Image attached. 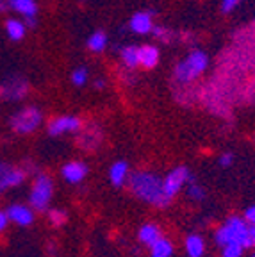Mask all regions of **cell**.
I'll use <instances>...</instances> for the list:
<instances>
[{
	"instance_id": "cell-34",
	"label": "cell",
	"mask_w": 255,
	"mask_h": 257,
	"mask_svg": "<svg viewBox=\"0 0 255 257\" xmlns=\"http://www.w3.org/2000/svg\"><path fill=\"white\" fill-rule=\"evenodd\" d=\"M93 86H95V89H104L105 88V80L104 79H96Z\"/></svg>"
},
{
	"instance_id": "cell-14",
	"label": "cell",
	"mask_w": 255,
	"mask_h": 257,
	"mask_svg": "<svg viewBox=\"0 0 255 257\" xmlns=\"http://www.w3.org/2000/svg\"><path fill=\"white\" fill-rule=\"evenodd\" d=\"M129 175H131V166H129L127 161L120 159L114 161L111 166H109V182L114 188H123L127 186Z\"/></svg>"
},
{
	"instance_id": "cell-7",
	"label": "cell",
	"mask_w": 255,
	"mask_h": 257,
	"mask_svg": "<svg viewBox=\"0 0 255 257\" xmlns=\"http://www.w3.org/2000/svg\"><path fill=\"white\" fill-rule=\"evenodd\" d=\"M29 93V80L22 75H11L0 82V100L18 102L24 100Z\"/></svg>"
},
{
	"instance_id": "cell-23",
	"label": "cell",
	"mask_w": 255,
	"mask_h": 257,
	"mask_svg": "<svg viewBox=\"0 0 255 257\" xmlns=\"http://www.w3.org/2000/svg\"><path fill=\"white\" fill-rule=\"evenodd\" d=\"M186 195H188V198L191 202H203L205 200V189H203L202 184H198V182L195 181V177H191L189 179V182L186 184Z\"/></svg>"
},
{
	"instance_id": "cell-3",
	"label": "cell",
	"mask_w": 255,
	"mask_h": 257,
	"mask_svg": "<svg viewBox=\"0 0 255 257\" xmlns=\"http://www.w3.org/2000/svg\"><path fill=\"white\" fill-rule=\"evenodd\" d=\"M207 66H209V56L203 50H200V48H195L182 61H179L175 64L173 77H175V80L179 84L188 86L191 82H195L207 70Z\"/></svg>"
},
{
	"instance_id": "cell-1",
	"label": "cell",
	"mask_w": 255,
	"mask_h": 257,
	"mask_svg": "<svg viewBox=\"0 0 255 257\" xmlns=\"http://www.w3.org/2000/svg\"><path fill=\"white\" fill-rule=\"evenodd\" d=\"M127 186L138 200L145 202V204H148V205H154V207H166V205L172 204V202L164 197L163 177L156 172H150V170L131 172Z\"/></svg>"
},
{
	"instance_id": "cell-17",
	"label": "cell",
	"mask_w": 255,
	"mask_h": 257,
	"mask_svg": "<svg viewBox=\"0 0 255 257\" xmlns=\"http://www.w3.org/2000/svg\"><path fill=\"white\" fill-rule=\"evenodd\" d=\"M159 237H163V230H161V227L156 223H145V225H141L140 230H138V241L145 246L154 245Z\"/></svg>"
},
{
	"instance_id": "cell-32",
	"label": "cell",
	"mask_w": 255,
	"mask_h": 257,
	"mask_svg": "<svg viewBox=\"0 0 255 257\" xmlns=\"http://www.w3.org/2000/svg\"><path fill=\"white\" fill-rule=\"evenodd\" d=\"M246 250H255V227L250 225V230H248V245Z\"/></svg>"
},
{
	"instance_id": "cell-31",
	"label": "cell",
	"mask_w": 255,
	"mask_h": 257,
	"mask_svg": "<svg viewBox=\"0 0 255 257\" xmlns=\"http://www.w3.org/2000/svg\"><path fill=\"white\" fill-rule=\"evenodd\" d=\"M243 218L248 221V225H253V227H255V204H253V205H250V207L244 209Z\"/></svg>"
},
{
	"instance_id": "cell-30",
	"label": "cell",
	"mask_w": 255,
	"mask_h": 257,
	"mask_svg": "<svg viewBox=\"0 0 255 257\" xmlns=\"http://www.w3.org/2000/svg\"><path fill=\"white\" fill-rule=\"evenodd\" d=\"M9 223H11V220H9L8 216V211H4V209H0V236L8 230Z\"/></svg>"
},
{
	"instance_id": "cell-8",
	"label": "cell",
	"mask_w": 255,
	"mask_h": 257,
	"mask_svg": "<svg viewBox=\"0 0 255 257\" xmlns=\"http://www.w3.org/2000/svg\"><path fill=\"white\" fill-rule=\"evenodd\" d=\"M27 179V170L20 166L0 163V195L8 193L9 189L20 188Z\"/></svg>"
},
{
	"instance_id": "cell-33",
	"label": "cell",
	"mask_w": 255,
	"mask_h": 257,
	"mask_svg": "<svg viewBox=\"0 0 255 257\" xmlns=\"http://www.w3.org/2000/svg\"><path fill=\"white\" fill-rule=\"evenodd\" d=\"M9 0H0V13H6L9 11Z\"/></svg>"
},
{
	"instance_id": "cell-21",
	"label": "cell",
	"mask_w": 255,
	"mask_h": 257,
	"mask_svg": "<svg viewBox=\"0 0 255 257\" xmlns=\"http://www.w3.org/2000/svg\"><path fill=\"white\" fill-rule=\"evenodd\" d=\"M6 32H8V38L11 41H22L27 34V25L18 18H9L6 22Z\"/></svg>"
},
{
	"instance_id": "cell-11",
	"label": "cell",
	"mask_w": 255,
	"mask_h": 257,
	"mask_svg": "<svg viewBox=\"0 0 255 257\" xmlns=\"http://www.w3.org/2000/svg\"><path fill=\"white\" fill-rule=\"evenodd\" d=\"M88 172H89L88 165L82 163V161H68L66 165L61 168V177H63L68 184L77 186L86 179Z\"/></svg>"
},
{
	"instance_id": "cell-29",
	"label": "cell",
	"mask_w": 255,
	"mask_h": 257,
	"mask_svg": "<svg viewBox=\"0 0 255 257\" xmlns=\"http://www.w3.org/2000/svg\"><path fill=\"white\" fill-rule=\"evenodd\" d=\"M241 2H243V0H221V11H223L225 15H228V13L234 11Z\"/></svg>"
},
{
	"instance_id": "cell-4",
	"label": "cell",
	"mask_w": 255,
	"mask_h": 257,
	"mask_svg": "<svg viewBox=\"0 0 255 257\" xmlns=\"http://www.w3.org/2000/svg\"><path fill=\"white\" fill-rule=\"evenodd\" d=\"M54 198V181L52 177L43 172H38L29 191V204L36 213H43L50 207Z\"/></svg>"
},
{
	"instance_id": "cell-26",
	"label": "cell",
	"mask_w": 255,
	"mask_h": 257,
	"mask_svg": "<svg viewBox=\"0 0 255 257\" xmlns=\"http://www.w3.org/2000/svg\"><path fill=\"white\" fill-rule=\"evenodd\" d=\"M244 255V246L239 243H230V245L221 246V253L219 257H243Z\"/></svg>"
},
{
	"instance_id": "cell-9",
	"label": "cell",
	"mask_w": 255,
	"mask_h": 257,
	"mask_svg": "<svg viewBox=\"0 0 255 257\" xmlns=\"http://www.w3.org/2000/svg\"><path fill=\"white\" fill-rule=\"evenodd\" d=\"M84 127L82 120L75 114H61L48 121L47 131L50 136H64V134H77Z\"/></svg>"
},
{
	"instance_id": "cell-28",
	"label": "cell",
	"mask_w": 255,
	"mask_h": 257,
	"mask_svg": "<svg viewBox=\"0 0 255 257\" xmlns=\"http://www.w3.org/2000/svg\"><path fill=\"white\" fill-rule=\"evenodd\" d=\"M218 165L221 166V168H230L232 165H234V154L232 152H225L219 156L218 159Z\"/></svg>"
},
{
	"instance_id": "cell-10",
	"label": "cell",
	"mask_w": 255,
	"mask_h": 257,
	"mask_svg": "<svg viewBox=\"0 0 255 257\" xmlns=\"http://www.w3.org/2000/svg\"><path fill=\"white\" fill-rule=\"evenodd\" d=\"M8 216L11 220V223L18 225V227H29V225L34 223V218H36V211L31 207V204H11L8 209Z\"/></svg>"
},
{
	"instance_id": "cell-35",
	"label": "cell",
	"mask_w": 255,
	"mask_h": 257,
	"mask_svg": "<svg viewBox=\"0 0 255 257\" xmlns=\"http://www.w3.org/2000/svg\"><path fill=\"white\" fill-rule=\"evenodd\" d=\"M250 257H255V250H253V252H251V255Z\"/></svg>"
},
{
	"instance_id": "cell-12",
	"label": "cell",
	"mask_w": 255,
	"mask_h": 257,
	"mask_svg": "<svg viewBox=\"0 0 255 257\" xmlns=\"http://www.w3.org/2000/svg\"><path fill=\"white\" fill-rule=\"evenodd\" d=\"M102 141V131L95 123L86 125L77 133V143L82 150H95Z\"/></svg>"
},
{
	"instance_id": "cell-20",
	"label": "cell",
	"mask_w": 255,
	"mask_h": 257,
	"mask_svg": "<svg viewBox=\"0 0 255 257\" xmlns=\"http://www.w3.org/2000/svg\"><path fill=\"white\" fill-rule=\"evenodd\" d=\"M148 248H150V257H173V253H175V245L164 236L159 237Z\"/></svg>"
},
{
	"instance_id": "cell-15",
	"label": "cell",
	"mask_w": 255,
	"mask_h": 257,
	"mask_svg": "<svg viewBox=\"0 0 255 257\" xmlns=\"http://www.w3.org/2000/svg\"><path fill=\"white\" fill-rule=\"evenodd\" d=\"M205 239H203L202 234H188L186 239H184V252L188 257H203L205 255Z\"/></svg>"
},
{
	"instance_id": "cell-2",
	"label": "cell",
	"mask_w": 255,
	"mask_h": 257,
	"mask_svg": "<svg viewBox=\"0 0 255 257\" xmlns=\"http://www.w3.org/2000/svg\"><path fill=\"white\" fill-rule=\"evenodd\" d=\"M248 230H250V225L244 220L243 216H237V214H232L228 216L223 223L219 225L218 229L214 230V243L221 248L225 245H230V243H239L246 250L248 245Z\"/></svg>"
},
{
	"instance_id": "cell-24",
	"label": "cell",
	"mask_w": 255,
	"mask_h": 257,
	"mask_svg": "<svg viewBox=\"0 0 255 257\" xmlns=\"http://www.w3.org/2000/svg\"><path fill=\"white\" fill-rule=\"evenodd\" d=\"M47 216H48L50 225H52V227H56V229H59V227L66 225V221H68V213L61 207H48L47 209Z\"/></svg>"
},
{
	"instance_id": "cell-25",
	"label": "cell",
	"mask_w": 255,
	"mask_h": 257,
	"mask_svg": "<svg viewBox=\"0 0 255 257\" xmlns=\"http://www.w3.org/2000/svg\"><path fill=\"white\" fill-rule=\"evenodd\" d=\"M88 79H89V70L86 68V66H79V68L73 70L72 75H70L72 84L77 86V88H82V86H86Z\"/></svg>"
},
{
	"instance_id": "cell-16",
	"label": "cell",
	"mask_w": 255,
	"mask_h": 257,
	"mask_svg": "<svg viewBox=\"0 0 255 257\" xmlns=\"http://www.w3.org/2000/svg\"><path fill=\"white\" fill-rule=\"evenodd\" d=\"M161 59V50L156 45H141L140 47V66L147 70L156 68Z\"/></svg>"
},
{
	"instance_id": "cell-27",
	"label": "cell",
	"mask_w": 255,
	"mask_h": 257,
	"mask_svg": "<svg viewBox=\"0 0 255 257\" xmlns=\"http://www.w3.org/2000/svg\"><path fill=\"white\" fill-rule=\"evenodd\" d=\"M152 34L157 38L159 41H163V43H172L173 38H175V34H173L170 29L166 27H154V31H152Z\"/></svg>"
},
{
	"instance_id": "cell-19",
	"label": "cell",
	"mask_w": 255,
	"mask_h": 257,
	"mask_svg": "<svg viewBox=\"0 0 255 257\" xmlns=\"http://www.w3.org/2000/svg\"><path fill=\"white\" fill-rule=\"evenodd\" d=\"M120 59L125 68L134 70L140 66V47L138 45H125L120 50Z\"/></svg>"
},
{
	"instance_id": "cell-22",
	"label": "cell",
	"mask_w": 255,
	"mask_h": 257,
	"mask_svg": "<svg viewBox=\"0 0 255 257\" xmlns=\"http://www.w3.org/2000/svg\"><path fill=\"white\" fill-rule=\"evenodd\" d=\"M107 34H105L104 31H95L89 34L88 41H86V45H88V50H91V52L95 54H100L104 52L105 48H107Z\"/></svg>"
},
{
	"instance_id": "cell-5",
	"label": "cell",
	"mask_w": 255,
	"mask_h": 257,
	"mask_svg": "<svg viewBox=\"0 0 255 257\" xmlns=\"http://www.w3.org/2000/svg\"><path fill=\"white\" fill-rule=\"evenodd\" d=\"M43 121V112H41L40 107L36 105H27V107H22L15 112L9 120V125H11L13 133L20 134V136H27V134H32L34 131H38Z\"/></svg>"
},
{
	"instance_id": "cell-36",
	"label": "cell",
	"mask_w": 255,
	"mask_h": 257,
	"mask_svg": "<svg viewBox=\"0 0 255 257\" xmlns=\"http://www.w3.org/2000/svg\"><path fill=\"white\" fill-rule=\"evenodd\" d=\"M253 141H255V138H253Z\"/></svg>"
},
{
	"instance_id": "cell-13",
	"label": "cell",
	"mask_w": 255,
	"mask_h": 257,
	"mask_svg": "<svg viewBox=\"0 0 255 257\" xmlns=\"http://www.w3.org/2000/svg\"><path fill=\"white\" fill-rule=\"evenodd\" d=\"M154 13L152 11H140L132 15V18L129 20V29H131L134 34H141V36H147L152 34L154 31Z\"/></svg>"
},
{
	"instance_id": "cell-18",
	"label": "cell",
	"mask_w": 255,
	"mask_h": 257,
	"mask_svg": "<svg viewBox=\"0 0 255 257\" xmlns=\"http://www.w3.org/2000/svg\"><path fill=\"white\" fill-rule=\"evenodd\" d=\"M9 8L25 18H36L38 15L36 0H9Z\"/></svg>"
},
{
	"instance_id": "cell-6",
	"label": "cell",
	"mask_w": 255,
	"mask_h": 257,
	"mask_svg": "<svg viewBox=\"0 0 255 257\" xmlns=\"http://www.w3.org/2000/svg\"><path fill=\"white\" fill-rule=\"evenodd\" d=\"M191 172H189L188 166H175L173 170L166 173L163 177V191H164V197L168 200L172 202L175 197H179L180 193L184 191L186 184L189 182L191 179Z\"/></svg>"
}]
</instances>
